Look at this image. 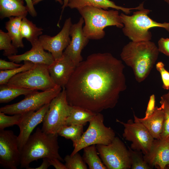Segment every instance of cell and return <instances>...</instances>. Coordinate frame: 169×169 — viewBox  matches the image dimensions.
I'll list each match as a JSON object with an SVG mask.
<instances>
[{
	"label": "cell",
	"instance_id": "6da1fadb",
	"mask_svg": "<svg viewBox=\"0 0 169 169\" xmlns=\"http://www.w3.org/2000/svg\"><path fill=\"white\" fill-rule=\"evenodd\" d=\"M124 68L110 53L90 54L76 66L64 87L68 103L95 113L113 108L126 88Z\"/></svg>",
	"mask_w": 169,
	"mask_h": 169
},
{
	"label": "cell",
	"instance_id": "7a4b0ae2",
	"mask_svg": "<svg viewBox=\"0 0 169 169\" xmlns=\"http://www.w3.org/2000/svg\"><path fill=\"white\" fill-rule=\"evenodd\" d=\"M159 52L155 44L150 40L131 41L123 47L120 55L133 69L136 80L141 82L149 74Z\"/></svg>",
	"mask_w": 169,
	"mask_h": 169
},
{
	"label": "cell",
	"instance_id": "3957f363",
	"mask_svg": "<svg viewBox=\"0 0 169 169\" xmlns=\"http://www.w3.org/2000/svg\"><path fill=\"white\" fill-rule=\"evenodd\" d=\"M58 134H48L37 128L21 151L20 167L28 169L30 164L38 160L48 158L64 160L59 153Z\"/></svg>",
	"mask_w": 169,
	"mask_h": 169
},
{
	"label": "cell",
	"instance_id": "277c9868",
	"mask_svg": "<svg viewBox=\"0 0 169 169\" xmlns=\"http://www.w3.org/2000/svg\"><path fill=\"white\" fill-rule=\"evenodd\" d=\"M78 10L84 19V34L89 39L103 38L105 35L104 29L107 27L115 26L120 28L124 27L118 10L86 6Z\"/></svg>",
	"mask_w": 169,
	"mask_h": 169
},
{
	"label": "cell",
	"instance_id": "5b68a950",
	"mask_svg": "<svg viewBox=\"0 0 169 169\" xmlns=\"http://www.w3.org/2000/svg\"><path fill=\"white\" fill-rule=\"evenodd\" d=\"M150 10L144 8L133 12L131 16L120 14L124 25V34L133 41H150L152 34L149 30L153 27L163 28L169 33V22L160 23L150 18L148 15Z\"/></svg>",
	"mask_w": 169,
	"mask_h": 169
},
{
	"label": "cell",
	"instance_id": "8992f818",
	"mask_svg": "<svg viewBox=\"0 0 169 169\" xmlns=\"http://www.w3.org/2000/svg\"><path fill=\"white\" fill-rule=\"evenodd\" d=\"M7 84L10 86L42 91L51 89L57 85L50 75L48 65L39 64H35L29 69L14 76Z\"/></svg>",
	"mask_w": 169,
	"mask_h": 169
},
{
	"label": "cell",
	"instance_id": "52a82bcc",
	"mask_svg": "<svg viewBox=\"0 0 169 169\" xmlns=\"http://www.w3.org/2000/svg\"><path fill=\"white\" fill-rule=\"evenodd\" d=\"M104 120L102 114L100 113L96 114L89 122L87 129L74 146V149L71 155L86 146L93 145H108L112 141L115 137V133L111 127L105 125Z\"/></svg>",
	"mask_w": 169,
	"mask_h": 169
},
{
	"label": "cell",
	"instance_id": "ba28073f",
	"mask_svg": "<svg viewBox=\"0 0 169 169\" xmlns=\"http://www.w3.org/2000/svg\"><path fill=\"white\" fill-rule=\"evenodd\" d=\"M72 108V106L68 102L64 87L49 103L43 121L42 130L48 134H58L59 131L64 125Z\"/></svg>",
	"mask_w": 169,
	"mask_h": 169
},
{
	"label": "cell",
	"instance_id": "9c48e42d",
	"mask_svg": "<svg viewBox=\"0 0 169 169\" xmlns=\"http://www.w3.org/2000/svg\"><path fill=\"white\" fill-rule=\"evenodd\" d=\"M62 88L57 85L51 89L35 91L25 96L21 101L1 107L0 112L6 114L13 115L35 111L44 105L49 104L61 91Z\"/></svg>",
	"mask_w": 169,
	"mask_h": 169
},
{
	"label": "cell",
	"instance_id": "30bf717a",
	"mask_svg": "<svg viewBox=\"0 0 169 169\" xmlns=\"http://www.w3.org/2000/svg\"><path fill=\"white\" fill-rule=\"evenodd\" d=\"M96 146L99 155L107 169H131L129 150L119 137L115 136L108 145L98 144Z\"/></svg>",
	"mask_w": 169,
	"mask_h": 169
},
{
	"label": "cell",
	"instance_id": "8fae6325",
	"mask_svg": "<svg viewBox=\"0 0 169 169\" xmlns=\"http://www.w3.org/2000/svg\"><path fill=\"white\" fill-rule=\"evenodd\" d=\"M116 121L124 126L122 136L125 140L131 142V149L141 151L144 155L149 152L155 139L142 124L131 119L126 122L118 119Z\"/></svg>",
	"mask_w": 169,
	"mask_h": 169
},
{
	"label": "cell",
	"instance_id": "7c38bea8",
	"mask_svg": "<svg viewBox=\"0 0 169 169\" xmlns=\"http://www.w3.org/2000/svg\"><path fill=\"white\" fill-rule=\"evenodd\" d=\"M20 161L17 136L11 130H0L1 166L6 169H17Z\"/></svg>",
	"mask_w": 169,
	"mask_h": 169
},
{
	"label": "cell",
	"instance_id": "4fadbf2b",
	"mask_svg": "<svg viewBox=\"0 0 169 169\" xmlns=\"http://www.w3.org/2000/svg\"><path fill=\"white\" fill-rule=\"evenodd\" d=\"M72 24L71 19L69 18L66 19L62 29L55 36L43 35L39 37L44 49L51 53L55 60L62 57L64 50L70 42V32Z\"/></svg>",
	"mask_w": 169,
	"mask_h": 169
},
{
	"label": "cell",
	"instance_id": "5bb4252c",
	"mask_svg": "<svg viewBox=\"0 0 169 169\" xmlns=\"http://www.w3.org/2000/svg\"><path fill=\"white\" fill-rule=\"evenodd\" d=\"M84 23V19L81 17L77 23L72 24L70 32L71 41L64 52L69 57L76 66L82 61L81 52L89 40L83 32V25Z\"/></svg>",
	"mask_w": 169,
	"mask_h": 169
},
{
	"label": "cell",
	"instance_id": "9a60e30c",
	"mask_svg": "<svg viewBox=\"0 0 169 169\" xmlns=\"http://www.w3.org/2000/svg\"><path fill=\"white\" fill-rule=\"evenodd\" d=\"M49 104L44 105L36 111H30L23 114L20 121L17 125L20 129L17 140L20 152L33 129L38 124L43 122Z\"/></svg>",
	"mask_w": 169,
	"mask_h": 169
},
{
	"label": "cell",
	"instance_id": "2e32d148",
	"mask_svg": "<svg viewBox=\"0 0 169 169\" xmlns=\"http://www.w3.org/2000/svg\"><path fill=\"white\" fill-rule=\"evenodd\" d=\"M143 157L152 168L166 169L169 165V137L154 139L150 151Z\"/></svg>",
	"mask_w": 169,
	"mask_h": 169
},
{
	"label": "cell",
	"instance_id": "e0dca14e",
	"mask_svg": "<svg viewBox=\"0 0 169 169\" xmlns=\"http://www.w3.org/2000/svg\"><path fill=\"white\" fill-rule=\"evenodd\" d=\"M76 67L69 57L63 53L61 58L48 66V70L56 84L62 88L68 82Z\"/></svg>",
	"mask_w": 169,
	"mask_h": 169
},
{
	"label": "cell",
	"instance_id": "ac0fdd59",
	"mask_svg": "<svg viewBox=\"0 0 169 169\" xmlns=\"http://www.w3.org/2000/svg\"><path fill=\"white\" fill-rule=\"evenodd\" d=\"M31 44L32 47L29 51L22 54L8 56V59L10 61L18 64L22 61H28L35 64L49 66L53 63L55 59L52 55L45 51L39 39Z\"/></svg>",
	"mask_w": 169,
	"mask_h": 169
},
{
	"label": "cell",
	"instance_id": "d6986e66",
	"mask_svg": "<svg viewBox=\"0 0 169 169\" xmlns=\"http://www.w3.org/2000/svg\"><path fill=\"white\" fill-rule=\"evenodd\" d=\"M134 121L142 124L155 139L161 138L162 132L164 114L162 108L156 106L153 113L149 116L139 118L134 113Z\"/></svg>",
	"mask_w": 169,
	"mask_h": 169
},
{
	"label": "cell",
	"instance_id": "ffe728a7",
	"mask_svg": "<svg viewBox=\"0 0 169 169\" xmlns=\"http://www.w3.org/2000/svg\"><path fill=\"white\" fill-rule=\"evenodd\" d=\"M144 3L136 8H126L116 5L114 2L110 0H69L67 7L71 9L78 10L86 6H91L105 10L111 8L118 10H121L125 14L131 13L132 10H140L144 8Z\"/></svg>",
	"mask_w": 169,
	"mask_h": 169
},
{
	"label": "cell",
	"instance_id": "44dd1931",
	"mask_svg": "<svg viewBox=\"0 0 169 169\" xmlns=\"http://www.w3.org/2000/svg\"><path fill=\"white\" fill-rule=\"evenodd\" d=\"M28 11L23 0H0V18L26 17Z\"/></svg>",
	"mask_w": 169,
	"mask_h": 169
},
{
	"label": "cell",
	"instance_id": "7402d4cb",
	"mask_svg": "<svg viewBox=\"0 0 169 169\" xmlns=\"http://www.w3.org/2000/svg\"><path fill=\"white\" fill-rule=\"evenodd\" d=\"M96 113L78 106H72L70 115L67 118L64 125H85Z\"/></svg>",
	"mask_w": 169,
	"mask_h": 169
},
{
	"label": "cell",
	"instance_id": "603a6c76",
	"mask_svg": "<svg viewBox=\"0 0 169 169\" xmlns=\"http://www.w3.org/2000/svg\"><path fill=\"white\" fill-rule=\"evenodd\" d=\"M22 17H12L6 22L5 28L12 40L13 45L17 48H23L24 45L22 37L20 26Z\"/></svg>",
	"mask_w": 169,
	"mask_h": 169
},
{
	"label": "cell",
	"instance_id": "cb8c5ba5",
	"mask_svg": "<svg viewBox=\"0 0 169 169\" xmlns=\"http://www.w3.org/2000/svg\"><path fill=\"white\" fill-rule=\"evenodd\" d=\"M43 31L42 28L37 27L26 17L22 18L20 26L22 37L25 38L31 44L38 39Z\"/></svg>",
	"mask_w": 169,
	"mask_h": 169
},
{
	"label": "cell",
	"instance_id": "d4e9b609",
	"mask_svg": "<svg viewBox=\"0 0 169 169\" xmlns=\"http://www.w3.org/2000/svg\"><path fill=\"white\" fill-rule=\"evenodd\" d=\"M37 90L10 86L7 84L0 86V103L9 102L21 95L25 96Z\"/></svg>",
	"mask_w": 169,
	"mask_h": 169
},
{
	"label": "cell",
	"instance_id": "484cf974",
	"mask_svg": "<svg viewBox=\"0 0 169 169\" xmlns=\"http://www.w3.org/2000/svg\"><path fill=\"white\" fill-rule=\"evenodd\" d=\"M83 158L90 169H107L100 157L96 145L86 146L83 148Z\"/></svg>",
	"mask_w": 169,
	"mask_h": 169
},
{
	"label": "cell",
	"instance_id": "4316f807",
	"mask_svg": "<svg viewBox=\"0 0 169 169\" xmlns=\"http://www.w3.org/2000/svg\"><path fill=\"white\" fill-rule=\"evenodd\" d=\"M83 126L81 125H64L59 131L58 135L70 139L74 146L80 139L83 133Z\"/></svg>",
	"mask_w": 169,
	"mask_h": 169
},
{
	"label": "cell",
	"instance_id": "83f0119b",
	"mask_svg": "<svg viewBox=\"0 0 169 169\" xmlns=\"http://www.w3.org/2000/svg\"><path fill=\"white\" fill-rule=\"evenodd\" d=\"M34 64L32 62L24 61L23 64L18 68L8 70H0V84H7L12 77L19 73L29 69Z\"/></svg>",
	"mask_w": 169,
	"mask_h": 169
},
{
	"label": "cell",
	"instance_id": "f1b7e54d",
	"mask_svg": "<svg viewBox=\"0 0 169 169\" xmlns=\"http://www.w3.org/2000/svg\"><path fill=\"white\" fill-rule=\"evenodd\" d=\"M0 50H3V55L8 57L16 55L18 53V48L13 45L12 39L8 33L0 30Z\"/></svg>",
	"mask_w": 169,
	"mask_h": 169
},
{
	"label": "cell",
	"instance_id": "f546056e",
	"mask_svg": "<svg viewBox=\"0 0 169 169\" xmlns=\"http://www.w3.org/2000/svg\"><path fill=\"white\" fill-rule=\"evenodd\" d=\"M131 163V169H151L150 167L145 160L144 155L141 151L131 149L128 147Z\"/></svg>",
	"mask_w": 169,
	"mask_h": 169
},
{
	"label": "cell",
	"instance_id": "4dcf8cb0",
	"mask_svg": "<svg viewBox=\"0 0 169 169\" xmlns=\"http://www.w3.org/2000/svg\"><path fill=\"white\" fill-rule=\"evenodd\" d=\"M64 161L67 169H87V166L83 157L77 152L73 155H67Z\"/></svg>",
	"mask_w": 169,
	"mask_h": 169
},
{
	"label": "cell",
	"instance_id": "1f68e13d",
	"mask_svg": "<svg viewBox=\"0 0 169 169\" xmlns=\"http://www.w3.org/2000/svg\"><path fill=\"white\" fill-rule=\"evenodd\" d=\"M23 114H16L12 116H8L4 113L0 112V130L13 126L18 125L20 121Z\"/></svg>",
	"mask_w": 169,
	"mask_h": 169
},
{
	"label": "cell",
	"instance_id": "d6a6232c",
	"mask_svg": "<svg viewBox=\"0 0 169 169\" xmlns=\"http://www.w3.org/2000/svg\"><path fill=\"white\" fill-rule=\"evenodd\" d=\"M160 103L164 114L163 128L161 138H165L169 137V105L161 98Z\"/></svg>",
	"mask_w": 169,
	"mask_h": 169
},
{
	"label": "cell",
	"instance_id": "836d02e7",
	"mask_svg": "<svg viewBox=\"0 0 169 169\" xmlns=\"http://www.w3.org/2000/svg\"><path fill=\"white\" fill-rule=\"evenodd\" d=\"M156 67L161 74L163 83V87L164 89L168 90L169 88V72L166 70L164 65L162 62H158Z\"/></svg>",
	"mask_w": 169,
	"mask_h": 169
},
{
	"label": "cell",
	"instance_id": "e575fe53",
	"mask_svg": "<svg viewBox=\"0 0 169 169\" xmlns=\"http://www.w3.org/2000/svg\"><path fill=\"white\" fill-rule=\"evenodd\" d=\"M159 52L169 57V38H160L158 41Z\"/></svg>",
	"mask_w": 169,
	"mask_h": 169
},
{
	"label": "cell",
	"instance_id": "d590c367",
	"mask_svg": "<svg viewBox=\"0 0 169 169\" xmlns=\"http://www.w3.org/2000/svg\"><path fill=\"white\" fill-rule=\"evenodd\" d=\"M23 64L12 61H8L2 59H0V70H9L21 66Z\"/></svg>",
	"mask_w": 169,
	"mask_h": 169
},
{
	"label": "cell",
	"instance_id": "8d00e7d4",
	"mask_svg": "<svg viewBox=\"0 0 169 169\" xmlns=\"http://www.w3.org/2000/svg\"><path fill=\"white\" fill-rule=\"evenodd\" d=\"M155 96L154 95H151L150 97L145 118H147L151 115L154 112L155 106Z\"/></svg>",
	"mask_w": 169,
	"mask_h": 169
},
{
	"label": "cell",
	"instance_id": "74e56055",
	"mask_svg": "<svg viewBox=\"0 0 169 169\" xmlns=\"http://www.w3.org/2000/svg\"><path fill=\"white\" fill-rule=\"evenodd\" d=\"M49 160L50 166H53L56 169H67L65 165L57 158H49Z\"/></svg>",
	"mask_w": 169,
	"mask_h": 169
},
{
	"label": "cell",
	"instance_id": "f35d334b",
	"mask_svg": "<svg viewBox=\"0 0 169 169\" xmlns=\"http://www.w3.org/2000/svg\"><path fill=\"white\" fill-rule=\"evenodd\" d=\"M26 3V7L28 13L31 16L34 17L37 16V13L33 4L32 0H24Z\"/></svg>",
	"mask_w": 169,
	"mask_h": 169
},
{
	"label": "cell",
	"instance_id": "ab89813d",
	"mask_svg": "<svg viewBox=\"0 0 169 169\" xmlns=\"http://www.w3.org/2000/svg\"><path fill=\"white\" fill-rule=\"evenodd\" d=\"M43 162L39 166L36 168L29 167L28 169H47L50 166L49 158L46 157L43 158Z\"/></svg>",
	"mask_w": 169,
	"mask_h": 169
},
{
	"label": "cell",
	"instance_id": "60d3db41",
	"mask_svg": "<svg viewBox=\"0 0 169 169\" xmlns=\"http://www.w3.org/2000/svg\"><path fill=\"white\" fill-rule=\"evenodd\" d=\"M69 0H64V1H63V4L62 7V11H61V15H60V16L59 20V22H58V26H59V22H60V20L61 19L62 13H63V12L65 8L67 7L68 4V2H69Z\"/></svg>",
	"mask_w": 169,
	"mask_h": 169
},
{
	"label": "cell",
	"instance_id": "b9f144b4",
	"mask_svg": "<svg viewBox=\"0 0 169 169\" xmlns=\"http://www.w3.org/2000/svg\"><path fill=\"white\" fill-rule=\"evenodd\" d=\"M161 98L164 100L169 105V92L163 95Z\"/></svg>",
	"mask_w": 169,
	"mask_h": 169
},
{
	"label": "cell",
	"instance_id": "7bdbcfd3",
	"mask_svg": "<svg viewBox=\"0 0 169 169\" xmlns=\"http://www.w3.org/2000/svg\"><path fill=\"white\" fill-rule=\"evenodd\" d=\"M43 0H32L33 3L34 5H36L39 2ZM56 1L58 2L61 5H63V1L62 0H55Z\"/></svg>",
	"mask_w": 169,
	"mask_h": 169
},
{
	"label": "cell",
	"instance_id": "ee69618b",
	"mask_svg": "<svg viewBox=\"0 0 169 169\" xmlns=\"http://www.w3.org/2000/svg\"><path fill=\"white\" fill-rule=\"evenodd\" d=\"M164 1L166 2L167 4H169V0H163Z\"/></svg>",
	"mask_w": 169,
	"mask_h": 169
},
{
	"label": "cell",
	"instance_id": "f6af8a7d",
	"mask_svg": "<svg viewBox=\"0 0 169 169\" xmlns=\"http://www.w3.org/2000/svg\"><path fill=\"white\" fill-rule=\"evenodd\" d=\"M166 169H169V165H167L166 167Z\"/></svg>",
	"mask_w": 169,
	"mask_h": 169
},
{
	"label": "cell",
	"instance_id": "bcb514c9",
	"mask_svg": "<svg viewBox=\"0 0 169 169\" xmlns=\"http://www.w3.org/2000/svg\"></svg>",
	"mask_w": 169,
	"mask_h": 169
}]
</instances>
